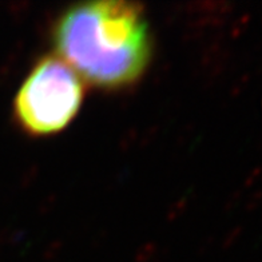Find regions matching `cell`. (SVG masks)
I'll use <instances>...</instances> for the list:
<instances>
[{"mask_svg": "<svg viewBox=\"0 0 262 262\" xmlns=\"http://www.w3.org/2000/svg\"><path fill=\"white\" fill-rule=\"evenodd\" d=\"M52 39L59 58L83 82L106 90L138 82L152 55L145 11L131 2L71 6L56 20Z\"/></svg>", "mask_w": 262, "mask_h": 262, "instance_id": "obj_1", "label": "cell"}, {"mask_svg": "<svg viewBox=\"0 0 262 262\" xmlns=\"http://www.w3.org/2000/svg\"><path fill=\"white\" fill-rule=\"evenodd\" d=\"M84 82L59 56H43L15 97L14 113L26 133L45 137L62 131L79 113Z\"/></svg>", "mask_w": 262, "mask_h": 262, "instance_id": "obj_2", "label": "cell"}]
</instances>
